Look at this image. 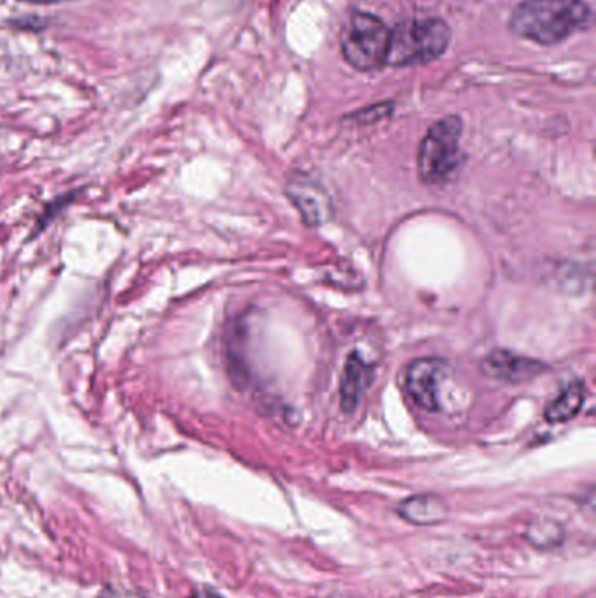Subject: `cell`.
<instances>
[{"mask_svg": "<svg viewBox=\"0 0 596 598\" xmlns=\"http://www.w3.org/2000/svg\"><path fill=\"white\" fill-rule=\"evenodd\" d=\"M589 23L592 8L584 0H524L512 10L509 30L535 44L555 46Z\"/></svg>", "mask_w": 596, "mask_h": 598, "instance_id": "1", "label": "cell"}, {"mask_svg": "<svg viewBox=\"0 0 596 598\" xmlns=\"http://www.w3.org/2000/svg\"><path fill=\"white\" fill-rule=\"evenodd\" d=\"M452 42V30L443 20L426 18L404 22L391 30L386 54L389 67L426 65L441 59Z\"/></svg>", "mask_w": 596, "mask_h": 598, "instance_id": "2", "label": "cell"}, {"mask_svg": "<svg viewBox=\"0 0 596 598\" xmlns=\"http://www.w3.org/2000/svg\"><path fill=\"white\" fill-rule=\"evenodd\" d=\"M389 46L391 28L375 14L364 11L352 14L341 31L343 59L360 73L385 67Z\"/></svg>", "mask_w": 596, "mask_h": 598, "instance_id": "3", "label": "cell"}, {"mask_svg": "<svg viewBox=\"0 0 596 598\" xmlns=\"http://www.w3.org/2000/svg\"><path fill=\"white\" fill-rule=\"evenodd\" d=\"M462 119L446 116L429 128L418 149V176L429 186L443 185L460 165Z\"/></svg>", "mask_w": 596, "mask_h": 598, "instance_id": "4", "label": "cell"}, {"mask_svg": "<svg viewBox=\"0 0 596 598\" xmlns=\"http://www.w3.org/2000/svg\"><path fill=\"white\" fill-rule=\"evenodd\" d=\"M446 373V362L440 357H422L411 362L406 373V389L418 408L440 409V383Z\"/></svg>", "mask_w": 596, "mask_h": 598, "instance_id": "5", "label": "cell"}, {"mask_svg": "<svg viewBox=\"0 0 596 598\" xmlns=\"http://www.w3.org/2000/svg\"><path fill=\"white\" fill-rule=\"evenodd\" d=\"M286 194L300 212L301 219L305 220L306 226H322L332 219L334 208H332L331 196L315 180L306 177L289 180Z\"/></svg>", "mask_w": 596, "mask_h": 598, "instance_id": "6", "label": "cell"}, {"mask_svg": "<svg viewBox=\"0 0 596 598\" xmlns=\"http://www.w3.org/2000/svg\"><path fill=\"white\" fill-rule=\"evenodd\" d=\"M483 373L492 380L506 383H524L534 380L546 371L541 360L520 356L515 352L494 351L481 365Z\"/></svg>", "mask_w": 596, "mask_h": 598, "instance_id": "7", "label": "cell"}, {"mask_svg": "<svg viewBox=\"0 0 596 598\" xmlns=\"http://www.w3.org/2000/svg\"><path fill=\"white\" fill-rule=\"evenodd\" d=\"M369 380H371V368L368 362L360 357V354L352 352L341 377L340 397L343 411L354 413L355 408L359 406L363 392L369 385Z\"/></svg>", "mask_w": 596, "mask_h": 598, "instance_id": "8", "label": "cell"}, {"mask_svg": "<svg viewBox=\"0 0 596 598\" xmlns=\"http://www.w3.org/2000/svg\"><path fill=\"white\" fill-rule=\"evenodd\" d=\"M400 514L415 525H434L446 518V504L432 495H415L401 504Z\"/></svg>", "mask_w": 596, "mask_h": 598, "instance_id": "9", "label": "cell"}, {"mask_svg": "<svg viewBox=\"0 0 596 598\" xmlns=\"http://www.w3.org/2000/svg\"><path fill=\"white\" fill-rule=\"evenodd\" d=\"M584 400H586L584 383H570L569 387L563 389L561 394H558V397L547 405L544 417H546L547 422L555 423V425L569 422V420L578 417L579 411L583 409Z\"/></svg>", "mask_w": 596, "mask_h": 598, "instance_id": "10", "label": "cell"}, {"mask_svg": "<svg viewBox=\"0 0 596 598\" xmlns=\"http://www.w3.org/2000/svg\"><path fill=\"white\" fill-rule=\"evenodd\" d=\"M13 25L16 28H22V30H41V28H46L45 22L37 18V16H25V18L13 22Z\"/></svg>", "mask_w": 596, "mask_h": 598, "instance_id": "11", "label": "cell"}, {"mask_svg": "<svg viewBox=\"0 0 596 598\" xmlns=\"http://www.w3.org/2000/svg\"><path fill=\"white\" fill-rule=\"evenodd\" d=\"M99 598H139V597H134V595H130V594H123V591H119V589H116V588H105L103 589L102 594L99 595Z\"/></svg>", "mask_w": 596, "mask_h": 598, "instance_id": "12", "label": "cell"}, {"mask_svg": "<svg viewBox=\"0 0 596 598\" xmlns=\"http://www.w3.org/2000/svg\"><path fill=\"white\" fill-rule=\"evenodd\" d=\"M188 598H225L223 595L217 594L214 589L203 588L200 591H194L191 597Z\"/></svg>", "mask_w": 596, "mask_h": 598, "instance_id": "13", "label": "cell"}, {"mask_svg": "<svg viewBox=\"0 0 596 598\" xmlns=\"http://www.w3.org/2000/svg\"><path fill=\"white\" fill-rule=\"evenodd\" d=\"M20 2H25V4L34 5H53L59 4L62 0H20Z\"/></svg>", "mask_w": 596, "mask_h": 598, "instance_id": "14", "label": "cell"}]
</instances>
